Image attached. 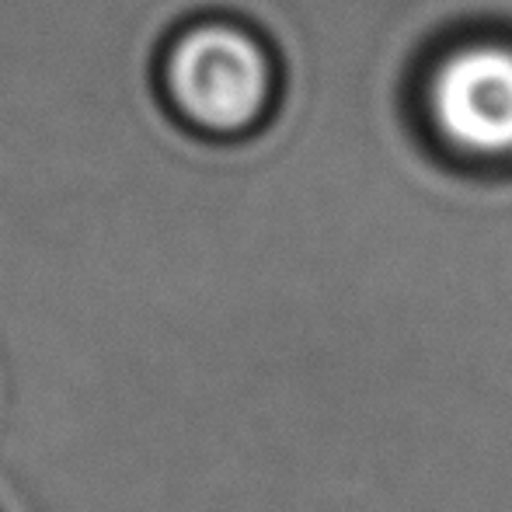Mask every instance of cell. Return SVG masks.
I'll use <instances>...</instances> for the list:
<instances>
[{
  "label": "cell",
  "instance_id": "obj_2",
  "mask_svg": "<svg viewBox=\"0 0 512 512\" xmlns=\"http://www.w3.org/2000/svg\"><path fill=\"white\" fill-rule=\"evenodd\" d=\"M436 126L474 157L512 154V53L474 46L446 60L432 88Z\"/></svg>",
  "mask_w": 512,
  "mask_h": 512
},
{
  "label": "cell",
  "instance_id": "obj_1",
  "mask_svg": "<svg viewBox=\"0 0 512 512\" xmlns=\"http://www.w3.org/2000/svg\"><path fill=\"white\" fill-rule=\"evenodd\" d=\"M164 88L185 122L206 133H237L269 105V60L241 28L199 25L171 46Z\"/></svg>",
  "mask_w": 512,
  "mask_h": 512
}]
</instances>
